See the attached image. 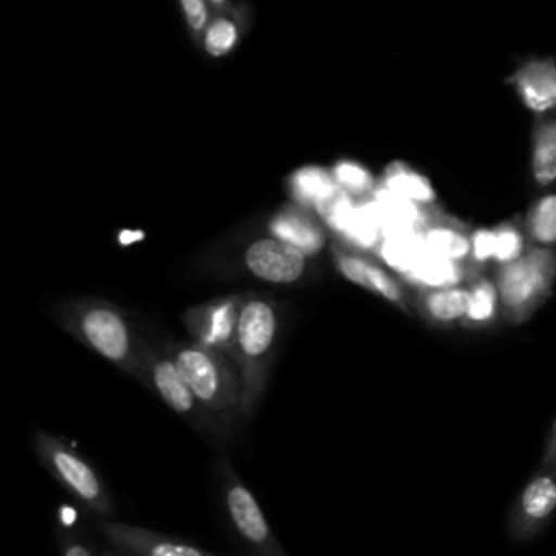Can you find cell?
<instances>
[{"label": "cell", "instance_id": "cell-17", "mask_svg": "<svg viewBox=\"0 0 556 556\" xmlns=\"http://www.w3.org/2000/svg\"><path fill=\"white\" fill-rule=\"evenodd\" d=\"M530 172L541 189L556 182V111L536 115L534 119Z\"/></svg>", "mask_w": 556, "mask_h": 556}, {"label": "cell", "instance_id": "cell-29", "mask_svg": "<svg viewBox=\"0 0 556 556\" xmlns=\"http://www.w3.org/2000/svg\"><path fill=\"white\" fill-rule=\"evenodd\" d=\"M547 465H556V421L547 434V441H545V452H543V458H541V467H547Z\"/></svg>", "mask_w": 556, "mask_h": 556}, {"label": "cell", "instance_id": "cell-23", "mask_svg": "<svg viewBox=\"0 0 556 556\" xmlns=\"http://www.w3.org/2000/svg\"><path fill=\"white\" fill-rule=\"evenodd\" d=\"M523 228L534 245H556V193H543L528 206Z\"/></svg>", "mask_w": 556, "mask_h": 556}, {"label": "cell", "instance_id": "cell-28", "mask_svg": "<svg viewBox=\"0 0 556 556\" xmlns=\"http://www.w3.org/2000/svg\"><path fill=\"white\" fill-rule=\"evenodd\" d=\"M180 9L185 13V22L193 33H204L208 26V9L206 0H180Z\"/></svg>", "mask_w": 556, "mask_h": 556}, {"label": "cell", "instance_id": "cell-20", "mask_svg": "<svg viewBox=\"0 0 556 556\" xmlns=\"http://www.w3.org/2000/svg\"><path fill=\"white\" fill-rule=\"evenodd\" d=\"M376 252L391 269L406 276L428 254V248L424 243L421 232L408 230V232L384 235L382 243Z\"/></svg>", "mask_w": 556, "mask_h": 556}, {"label": "cell", "instance_id": "cell-13", "mask_svg": "<svg viewBox=\"0 0 556 556\" xmlns=\"http://www.w3.org/2000/svg\"><path fill=\"white\" fill-rule=\"evenodd\" d=\"M102 534L135 556H204L195 545L128 523H102Z\"/></svg>", "mask_w": 556, "mask_h": 556}, {"label": "cell", "instance_id": "cell-3", "mask_svg": "<svg viewBox=\"0 0 556 556\" xmlns=\"http://www.w3.org/2000/svg\"><path fill=\"white\" fill-rule=\"evenodd\" d=\"M502 321L519 326L528 321L552 295L556 282V250L528 245V250L495 269Z\"/></svg>", "mask_w": 556, "mask_h": 556}, {"label": "cell", "instance_id": "cell-27", "mask_svg": "<svg viewBox=\"0 0 556 556\" xmlns=\"http://www.w3.org/2000/svg\"><path fill=\"white\" fill-rule=\"evenodd\" d=\"M495 256V228H476L471 230V254L469 267L478 274Z\"/></svg>", "mask_w": 556, "mask_h": 556}, {"label": "cell", "instance_id": "cell-31", "mask_svg": "<svg viewBox=\"0 0 556 556\" xmlns=\"http://www.w3.org/2000/svg\"><path fill=\"white\" fill-rule=\"evenodd\" d=\"M211 4H215V7H224V4H228V0H208Z\"/></svg>", "mask_w": 556, "mask_h": 556}, {"label": "cell", "instance_id": "cell-30", "mask_svg": "<svg viewBox=\"0 0 556 556\" xmlns=\"http://www.w3.org/2000/svg\"><path fill=\"white\" fill-rule=\"evenodd\" d=\"M63 556H91V552H89L83 543L70 541V543H65V547H63Z\"/></svg>", "mask_w": 556, "mask_h": 556}, {"label": "cell", "instance_id": "cell-9", "mask_svg": "<svg viewBox=\"0 0 556 556\" xmlns=\"http://www.w3.org/2000/svg\"><path fill=\"white\" fill-rule=\"evenodd\" d=\"M243 263L254 276L267 282L289 285L302 278L306 269V254L276 237H269L250 243L245 248Z\"/></svg>", "mask_w": 556, "mask_h": 556}, {"label": "cell", "instance_id": "cell-14", "mask_svg": "<svg viewBox=\"0 0 556 556\" xmlns=\"http://www.w3.org/2000/svg\"><path fill=\"white\" fill-rule=\"evenodd\" d=\"M269 230L276 239L298 248L306 256L317 254L326 243L321 228L313 222V217L308 215V208L300 204L285 206L282 211H278L269 222Z\"/></svg>", "mask_w": 556, "mask_h": 556}, {"label": "cell", "instance_id": "cell-6", "mask_svg": "<svg viewBox=\"0 0 556 556\" xmlns=\"http://www.w3.org/2000/svg\"><path fill=\"white\" fill-rule=\"evenodd\" d=\"M224 502L228 517L239 532V536L250 545L256 556H285L280 543L274 539L271 528L250 489L237 478V473L226 465L222 467Z\"/></svg>", "mask_w": 556, "mask_h": 556}, {"label": "cell", "instance_id": "cell-11", "mask_svg": "<svg viewBox=\"0 0 556 556\" xmlns=\"http://www.w3.org/2000/svg\"><path fill=\"white\" fill-rule=\"evenodd\" d=\"M508 83L515 87L519 100L534 115L556 111V61L549 56L528 59L521 63Z\"/></svg>", "mask_w": 556, "mask_h": 556}, {"label": "cell", "instance_id": "cell-2", "mask_svg": "<svg viewBox=\"0 0 556 556\" xmlns=\"http://www.w3.org/2000/svg\"><path fill=\"white\" fill-rule=\"evenodd\" d=\"M276 332L278 317L271 302L263 298L241 302L235 337V365L241 376V415H252L261 402Z\"/></svg>", "mask_w": 556, "mask_h": 556}, {"label": "cell", "instance_id": "cell-15", "mask_svg": "<svg viewBox=\"0 0 556 556\" xmlns=\"http://www.w3.org/2000/svg\"><path fill=\"white\" fill-rule=\"evenodd\" d=\"M421 237L428 252L469 265L471 232L458 219L439 213L437 219L421 230Z\"/></svg>", "mask_w": 556, "mask_h": 556}, {"label": "cell", "instance_id": "cell-10", "mask_svg": "<svg viewBox=\"0 0 556 556\" xmlns=\"http://www.w3.org/2000/svg\"><path fill=\"white\" fill-rule=\"evenodd\" d=\"M143 365H146V374H148L154 391L163 397V402L172 410L193 419L195 424L202 417H206L202 406H200V402H198V397L193 395L189 382L185 380V376L180 374V369H178V365L174 363L172 356L148 352L143 356Z\"/></svg>", "mask_w": 556, "mask_h": 556}, {"label": "cell", "instance_id": "cell-25", "mask_svg": "<svg viewBox=\"0 0 556 556\" xmlns=\"http://www.w3.org/2000/svg\"><path fill=\"white\" fill-rule=\"evenodd\" d=\"M330 172H332L339 189L348 191L354 198L371 195V191L376 189V180H374L371 172L367 167H363L361 163H356V161L341 159L332 165Z\"/></svg>", "mask_w": 556, "mask_h": 556}, {"label": "cell", "instance_id": "cell-19", "mask_svg": "<svg viewBox=\"0 0 556 556\" xmlns=\"http://www.w3.org/2000/svg\"><path fill=\"white\" fill-rule=\"evenodd\" d=\"M473 269L467 263L460 261H452L439 254L428 252L406 276L404 280L410 285H417L421 289H430V287H454L460 285L463 280H471Z\"/></svg>", "mask_w": 556, "mask_h": 556}, {"label": "cell", "instance_id": "cell-4", "mask_svg": "<svg viewBox=\"0 0 556 556\" xmlns=\"http://www.w3.org/2000/svg\"><path fill=\"white\" fill-rule=\"evenodd\" d=\"M65 326L100 356L126 371L141 367V352L135 345L126 317L104 300L74 302L65 317Z\"/></svg>", "mask_w": 556, "mask_h": 556}, {"label": "cell", "instance_id": "cell-7", "mask_svg": "<svg viewBox=\"0 0 556 556\" xmlns=\"http://www.w3.org/2000/svg\"><path fill=\"white\" fill-rule=\"evenodd\" d=\"M556 513V465L541 467L517 495L510 515L508 532L515 541L536 536Z\"/></svg>", "mask_w": 556, "mask_h": 556}, {"label": "cell", "instance_id": "cell-16", "mask_svg": "<svg viewBox=\"0 0 556 556\" xmlns=\"http://www.w3.org/2000/svg\"><path fill=\"white\" fill-rule=\"evenodd\" d=\"M417 306L426 319L439 326L463 324L469 308V287H430L421 289Z\"/></svg>", "mask_w": 556, "mask_h": 556}, {"label": "cell", "instance_id": "cell-26", "mask_svg": "<svg viewBox=\"0 0 556 556\" xmlns=\"http://www.w3.org/2000/svg\"><path fill=\"white\" fill-rule=\"evenodd\" d=\"M202 39H204V50L211 56H224L235 48L239 39V28L228 17H215L213 22H208L206 30L202 33Z\"/></svg>", "mask_w": 556, "mask_h": 556}, {"label": "cell", "instance_id": "cell-5", "mask_svg": "<svg viewBox=\"0 0 556 556\" xmlns=\"http://www.w3.org/2000/svg\"><path fill=\"white\" fill-rule=\"evenodd\" d=\"M35 447L43 465L89 508H93L100 515L111 513V500L98 478V473L85 463L78 454H74L61 439L37 432L35 434Z\"/></svg>", "mask_w": 556, "mask_h": 556}, {"label": "cell", "instance_id": "cell-24", "mask_svg": "<svg viewBox=\"0 0 556 556\" xmlns=\"http://www.w3.org/2000/svg\"><path fill=\"white\" fill-rule=\"evenodd\" d=\"M526 228H523V222L521 219H508V222H502L495 226V265H506L515 258H519L526 250H528V243H526Z\"/></svg>", "mask_w": 556, "mask_h": 556}, {"label": "cell", "instance_id": "cell-8", "mask_svg": "<svg viewBox=\"0 0 556 556\" xmlns=\"http://www.w3.org/2000/svg\"><path fill=\"white\" fill-rule=\"evenodd\" d=\"M241 302V298L230 295L191 306L182 315L185 328L191 332L193 341L213 348L235 361V337Z\"/></svg>", "mask_w": 556, "mask_h": 556}, {"label": "cell", "instance_id": "cell-21", "mask_svg": "<svg viewBox=\"0 0 556 556\" xmlns=\"http://www.w3.org/2000/svg\"><path fill=\"white\" fill-rule=\"evenodd\" d=\"M502 317L500 295L495 280L486 276H473L469 282V308L463 319L465 328H486Z\"/></svg>", "mask_w": 556, "mask_h": 556}, {"label": "cell", "instance_id": "cell-1", "mask_svg": "<svg viewBox=\"0 0 556 556\" xmlns=\"http://www.w3.org/2000/svg\"><path fill=\"white\" fill-rule=\"evenodd\" d=\"M172 358L208 421L230 424L241 413V376L230 356L191 341L172 348Z\"/></svg>", "mask_w": 556, "mask_h": 556}, {"label": "cell", "instance_id": "cell-18", "mask_svg": "<svg viewBox=\"0 0 556 556\" xmlns=\"http://www.w3.org/2000/svg\"><path fill=\"white\" fill-rule=\"evenodd\" d=\"M287 185L295 204L304 208H315V211L339 191V185L332 172L319 165L298 167L295 172L289 174Z\"/></svg>", "mask_w": 556, "mask_h": 556}, {"label": "cell", "instance_id": "cell-22", "mask_svg": "<svg viewBox=\"0 0 556 556\" xmlns=\"http://www.w3.org/2000/svg\"><path fill=\"white\" fill-rule=\"evenodd\" d=\"M380 185H384L387 189H391L417 204H424V206H432L437 200V193H434V187L430 185V180L424 174L410 169L402 161H393L384 167Z\"/></svg>", "mask_w": 556, "mask_h": 556}, {"label": "cell", "instance_id": "cell-12", "mask_svg": "<svg viewBox=\"0 0 556 556\" xmlns=\"http://www.w3.org/2000/svg\"><path fill=\"white\" fill-rule=\"evenodd\" d=\"M334 265H337L339 274L343 278H348L350 282L365 287V289L374 291L376 295L389 300L391 304L406 308L404 287L387 269H382L378 263H374L365 254L337 245L334 248Z\"/></svg>", "mask_w": 556, "mask_h": 556}]
</instances>
